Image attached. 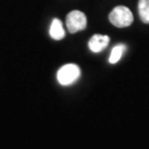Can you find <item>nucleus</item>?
I'll use <instances>...</instances> for the list:
<instances>
[{"label":"nucleus","instance_id":"nucleus-1","mask_svg":"<svg viewBox=\"0 0 149 149\" xmlns=\"http://www.w3.org/2000/svg\"><path fill=\"white\" fill-rule=\"evenodd\" d=\"M109 19L112 25L118 28L130 26L134 21V15L129 8L125 6H117L110 12Z\"/></svg>","mask_w":149,"mask_h":149},{"label":"nucleus","instance_id":"nucleus-2","mask_svg":"<svg viewBox=\"0 0 149 149\" xmlns=\"http://www.w3.org/2000/svg\"><path fill=\"white\" fill-rule=\"evenodd\" d=\"M81 76V69L75 64H68L59 68L57 80L62 86H69L75 83Z\"/></svg>","mask_w":149,"mask_h":149},{"label":"nucleus","instance_id":"nucleus-3","mask_svg":"<svg viewBox=\"0 0 149 149\" xmlns=\"http://www.w3.org/2000/svg\"><path fill=\"white\" fill-rule=\"evenodd\" d=\"M66 25H67L70 33H77L78 31H82L86 28L87 18L83 13L81 11H72L67 15Z\"/></svg>","mask_w":149,"mask_h":149},{"label":"nucleus","instance_id":"nucleus-4","mask_svg":"<svg viewBox=\"0 0 149 149\" xmlns=\"http://www.w3.org/2000/svg\"><path fill=\"white\" fill-rule=\"evenodd\" d=\"M109 43V37L103 35H94L88 42V47L93 53H99L106 48Z\"/></svg>","mask_w":149,"mask_h":149},{"label":"nucleus","instance_id":"nucleus-5","mask_svg":"<svg viewBox=\"0 0 149 149\" xmlns=\"http://www.w3.org/2000/svg\"><path fill=\"white\" fill-rule=\"evenodd\" d=\"M49 36L55 40H60L65 37V30L63 28L62 22L58 18H54L49 28Z\"/></svg>","mask_w":149,"mask_h":149},{"label":"nucleus","instance_id":"nucleus-6","mask_svg":"<svg viewBox=\"0 0 149 149\" xmlns=\"http://www.w3.org/2000/svg\"><path fill=\"white\" fill-rule=\"evenodd\" d=\"M138 15L143 23L149 24V0L138 1Z\"/></svg>","mask_w":149,"mask_h":149},{"label":"nucleus","instance_id":"nucleus-7","mask_svg":"<svg viewBox=\"0 0 149 149\" xmlns=\"http://www.w3.org/2000/svg\"><path fill=\"white\" fill-rule=\"evenodd\" d=\"M126 51V45L125 44H118V45L114 46L110 53L109 62L110 64H116L117 62H119V60L121 59L123 54Z\"/></svg>","mask_w":149,"mask_h":149}]
</instances>
